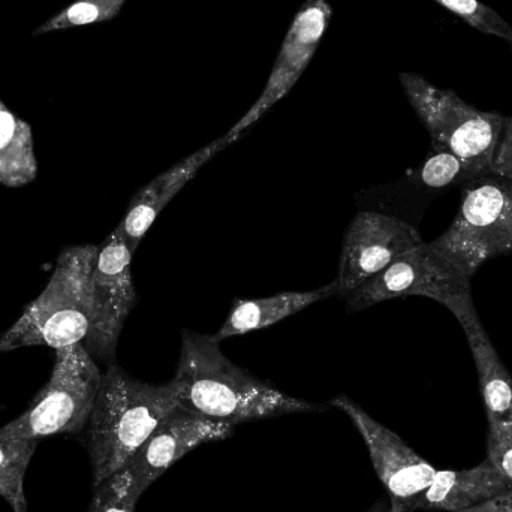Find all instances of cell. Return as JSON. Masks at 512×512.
Listing matches in <instances>:
<instances>
[{
    "label": "cell",
    "mask_w": 512,
    "mask_h": 512,
    "mask_svg": "<svg viewBox=\"0 0 512 512\" xmlns=\"http://www.w3.org/2000/svg\"><path fill=\"white\" fill-rule=\"evenodd\" d=\"M174 381L179 387L180 406L231 426L324 409L288 396L228 360L215 334L183 331Z\"/></svg>",
    "instance_id": "6da1fadb"
},
{
    "label": "cell",
    "mask_w": 512,
    "mask_h": 512,
    "mask_svg": "<svg viewBox=\"0 0 512 512\" xmlns=\"http://www.w3.org/2000/svg\"><path fill=\"white\" fill-rule=\"evenodd\" d=\"M179 406L174 379L162 385L147 384L132 378L119 364H108L87 423L93 487L125 468L156 427Z\"/></svg>",
    "instance_id": "7a4b0ae2"
},
{
    "label": "cell",
    "mask_w": 512,
    "mask_h": 512,
    "mask_svg": "<svg viewBox=\"0 0 512 512\" xmlns=\"http://www.w3.org/2000/svg\"><path fill=\"white\" fill-rule=\"evenodd\" d=\"M99 246L65 249L44 291L0 339V352L27 346L53 349L84 343L92 324L90 279Z\"/></svg>",
    "instance_id": "3957f363"
},
{
    "label": "cell",
    "mask_w": 512,
    "mask_h": 512,
    "mask_svg": "<svg viewBox=\"0 0 512 512\" xmlns=\"http://www.w3.org/2000/svg\"><path fill=\"white\" fill-rule=\"evenodd\" d=\"M102 372L83 343L56 349L53 372L29 408L0 427L2 438L41 441L86 429Z\"/></svg>",
    "instance_id": "277c9868"
},
{
    "label": "cell",
    "mask_w": 512,
    "mask_h": 512,
    "mask_svg": "<svg viewBox=\"0 0 512 512\" xmlns=\"http://www.w3.org/2000/svg\"><path fill=\"white\" fill-rule=\"evenodd\" d=\"M403 92L432 137V147L448 150L483 174L492 173L505 116L478 110L453 90L439 89L412 72L399 74Z\"/></svg>",
    "instance_id": "5b68a950"
},
{
    "label": "cell",
    "mask_w": 512,
    "mask_h": 512,
    "mask_svg": "<svg viewBox=\"0 0 512 512\" xmlns=\"http://www.w3.org/2000/svg\"><path fill=\"white\" fill-rule=\"evenodd\" d=\"M460 189L459 213L432 245L472 279L489 259L512 252V182L489 173Z\"/></svg>",
    "instance_id": "8992f818"
},
{
    "label": "cell",
    "mask_w": 512,
    "mask_h": 512,
    "mask_svg": "<svg viewBox=\"0 0 512 512\" xmlns=\"http://www.w3.org/2000/svg\"><path fill=\"white\" fill-rule=\"evenodd\" d=\"M471 280L432 243H421L346 295L348 312H360L382 301L427 297L447 307L454 316L474 307Z\"/></svg>",
    "instance_id": "52a82bcc"
},
{
    "label": "cell",
    "mask_w": 512,
    "mask_h": 512,
    "mask_svg": "<svg viewBox=\"0 0 512 512\" xmlns=\"http://www.w3.org/2000/svg\"><path fill=\"white\" fill-rule=\"evenodd\" d=\"M132 255L119 228L99 246L90 279L92 324L83 343L89 354L99 360H113L123 325L137 304Z\"/></svg>",
    "instance_id": "ba28073f"
},
{
    "label": "cell",
    "mask_w": 512,
    "mask_h": 512,
    "mask_svg": "<svg viewBox=\"0 0 512 512\" xmlns=\"http://www.w3.org/2000/svg\"><path fill=\"white\" fill-rule=\"evenodd\" d=\"M331 406L345 412L357 427L373 468L390 496V512L418 511V502L436 475L433 465L348 396L334 397Z\"/></svg>",
    "instance_id": "9c48e42d"
},
{
    "label": "cell",
    "mask_w": 512,
    "mask_h": 512,
    "mask_svg": "<svg viewBox=\"0 0 512 512\" xmlns=\"http://www.w3.org/2000/svg\"><path fill=\"white\" fill-rule=\"evenodd\" d=\"M423 243L408 222L376 212H360L346 231L337 271V297L384 270L394 259Z\"/></svg>",
    "instance_id": "30bf717a"
},
{
    "label": "cell",
    "mask_w": 512,
    "mask_h": 512,
    "mask_svg": "<svg viewBox=\"0 0 512 512\" xmlns=\"http://www.w3.org/2000/svg\"><path fill=\"white\" fill-rule=\"evenodd\" d=\"M331 15L333 9L327 0H306L298 9L261 96L249 108L248 113L224 135V140L230 146L294 89L315 56L327 32Z\"/></svg>",
    "instance_id": "8fae6325"
},
{
    "label": "cell",
    "mask_w": 512,
    "mask_h": 512,
    "mask_svg": "<svg viewBox=\"0 0 512 512\" xmlns=\"http://www.w3.org/2000/svg\"><path fill=\"white\" fill-rule=\"evenodd\" d=\"M233 430L231 424L210 420L183 406L174 409L126 463L125 468L134 481L135 493L141 498L158 478L186 454L209 442L227 439Z\"/></svg>",
    "instance_id": "7c38bea8"
},
{
    "label": "cell",
    "mask_w": 512,
    "mask_h": 512,
    "mask_svg": "<svg viewBox=\"0 0 512 512\" xmlns=\"http://www.w3.org/2000/svg\"><path fill=\"white\" fill-rule=\"evenodd\" d=\"M230 144L224 137L212 141L209 146L203 147L198 152L192 153L188 158L174 165L167 173L161 174L149 185L141 188L132 198L125 219L120 222V233L128 243L129 251L134 254L137 251L143 237L152 227L159 213L167 207V204L188 185L198 171L213 158V156L227 149Z\"/></svg>",
    "instance_id": "4fadbf2b"
},
{
    "label": "cell",
    "mask_w": 512,
    "mask_h": 512,
    "mask_svg": "<svg viewBox=\"0 0 512 512\" xmlns=\"http://www.w3.org/2000/svg\"><path fill=\"white\" fill-rule=\"evenodd\" d=\"M512 487L484 460L466 471H436L432 484L418 502V510L462 512L504 495Z\"/></svg>",
    "instance_id": "5bb4252c"
},
{
    "label": "cell",
    "mask_w": 512,
    "mask_h": 512,
    "mask_svg": "<svg viewBox=\"0 0 512 512\" xmlns=\"http://www.w3.org/2000/svg\"><path fill=\"white\" fill-rule=\"evenodd\" d=\"M334 295H337L336 283L331 282L315 291L280 292L267 298L234 301L227 321L215 336L222 342L230 337L262 330Z\"/></svg>",
    "instance_id": "9a60e30c"
},
{
    "label": "cell",
    "mask_w": 512,
    "mask_h": 512,
    "mask_svg": "<svg viewBox=\"0 0 512 512\" xmlns=\"http://www.w3.org/2000/svg\"><path fill=\"white\" fill-rule=\"evenodd\" d=\"M38 177L32 128L0 99V185L21 188Z\"/></svg>",
    "instance_id": "2e32d148"
},
{
    "label": "cell",
    "mask_w": 512,
    "mask_h": 512,
    "mask_svg": "<svg viewBox=\"0 0 512 512\" xmlns=\"http://www.w3.org/2000/svg\"><path fill=\"white\" fill-rule=\"evenodd\" d=\"M38 442L0 436V496L14 512H27L24 477Z\"/></svg>",
    "instance_id": "e0dca14e"
},
{
    "label": "cell",
    "mask_w": 512,
    "mask_h": 512,
    "mask_svg": "<svg viewBox=\"0 0 512 512\" xmlns=\"http://www.w3.org/2000/svg\"><path fill=\"white\" fill-rule=\"evenodd\" d=\"M484 176L480 171L475 170L471 165L466 164L459 156L453 155L444 149H436L430 146L429 155L418 171V179L433 191H445V189L460 186L477 177Z\"/></svg>",
    "instance_id": "ac0fdd59"
},
{
    "label": "cell",
    "mask_w": 512,
    "mask_h": 512,
    "mask_svg": "<svg viewBox=\"0 0 512 512\" xmlns=\"http://www.w3.org/2000/svg\"><path fill=\"white\" fill-rule=\"evenodd\" d=\"M125 3L126 0H77L33 30V36L113 20Z\"/></svg>",
    "instance_id": "d6986e66"
},
{
    "label": "cell",
    "mask_w": 512,
    "mask_h": 512,
    "mask_svg": "<svg viewBox=\"0 0 512 512\" xmlns=\"http://www.w3.org/2000/svg\"><path fill=\"white\" fill-rule=\"evenodd\" d=\"M442 8L462 18L466 24L484 35L496 36L512 44V27L495 9L484 5L481 0H433Z\"/></svg>",
    "instance_id": "ffe728a7"
},
{
    "label": "cell",
    "mask_w": 512,
    "mask_h": 512,
    "mask_svg": "<svg viewBox=\"0 0 512 512\" xmlns=\"http://www.w3.org/2000/svg\"><path fill=\"white\" fill-rule=\"evenodd\" d=\"M140 496L128 469H120L104 483L95 487L92 504L87 512H134Z\"/></svg>",
    "instance_id": "44dd1931"
},
{
    "label": "cell",
    "mask_w": 512,
    "mask_h": 512,
    "mask_svg": "<svg viewBox=\"0 0 512 512\" xmlns=\"http://www.w3.org/2000/svg\"><path fill=\"white\" fill-rule=\"evenodd\" d=\"M487 460L512 487V426L489 427Z\"/></svg>",
    "instance_id": "7402d4cb"
},
{
    "label": "cell",
    "mask_w": 512,
    "mask_h": 512,
    "mask_svg": "<svg viewBox=\"0 0 512 512\" xmlns=\"http://www.w3.org/2000/svg\"><path fill=\"white\" fill-rule=\"evenodd\" d=\"M492 173L512 182V117L505 116L504 129L492 162Z\"/></svg>",
    "instance_id": "603a6c76"
},
{
    "label": "cell",
    "mask_w": 512,
    "mask_h": 512,
    "mask_svg": "<svg viewBox=\"0 0 512 512\" xmlns=\"http://www.w3.org/2000/svg\"><path fill=\"white\" fill-rule=\"evenodd\" d=\"M462 512H512V489L499 495L498 498L487 501L480 507L471 508Z\"/></svg>",
    "instance_id": "cb8c5ba5"
},
{
    "label": "cell",
    "mask_w": 512,
    "mask_h": 512,
    "mask_svg": "<svg viewBox=\"0 0 512 512\" xmlns=\"http://www.w3.org/2000/svg\"><path fill=\"white\" fill-rule=\"evenodd\" d=\"M366 512H390V505L385 501H378L369 511Z\"/></svg>",
    "instance_id": "d4e9b609"
}]
</instances>
